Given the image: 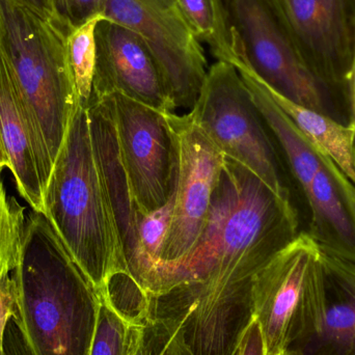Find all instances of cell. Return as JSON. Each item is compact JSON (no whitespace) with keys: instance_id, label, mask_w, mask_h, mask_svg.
<instances>
[{"instance_id":"cell-1","label":"cell","mask_w":355,"mask_h":355,"mask_svg":"<svg viewBox=\"0 0 355 355\" xmlns=\"http://www.w3.org/2000/svg\"><path fill=\"white\" fill-rule=\"evenodd\" d=\"M291 200L225 157L200 239L184 258L160 269L151 306L172 302L186 341L196 355H230L241 311L250 314L256 273L300 235Z\"/></svg>"},{"instance_id":"cell-2","label":"cell","mask_w":355,"mask_h":355,"mask_svg":"<svg viewBox=\"0 0 355 355\" xmlns=\"http://www.w3.org/2000/svg\"><path fill=\"white\" fill-rule=\"evenodd\" d=\"M43 200L44 215L96 293L114 297L121 288L141 296L121 248L83 106L71 121Z\"/></svg>"},{"instance_id":"cell-3","label":"cell","mask_w":355,"mask_h":355,"mask_svg":"<svg viewBox=\"0 0 355 355\" xmlns=\"http://www.w3.org/2000/svg\"><path fill=\"white\" fill-rule=\"evenodd\" d=\"M12 275L35 354L87 355L97 293L43 213L27 215Z\"/></svg>"},{"instance_id":"cell-4","label":"cell","mask_w":355,"mask_h":355,"mask_svg":"<svg viewBox=\"0 0 355 355\" xmlns=\"http://www.w3.org/2000/svg\"><path fill=\"white\" fill-rule=\"evenodd\" d=\"M68 35L51 16L21 0H0V53L53 164L80 106Z\"/></svg>"},{"instance_id":"cell-5","label":"cell","mask_w":355,"mask_h":355,"mask_svg":"<svg viewBox=\"0 0 355 355\" xmlns=\"http://www.w3.org/2000/svg\"><path fill=\"white\" fill-rule=\"evenodd\" d=\"M323 300L320 246L309 232H300L252 279L250 317L260 327L263 355H285L310 337Z\"/></svg>"},{"instance_id":"cell-6","label":"cell","mask_w":355,"mask_h":355,"mask_svg":"<svg viewBox=\"0 0 355 355\" xmlns=\"http://www.w3.org/2000/svg\"><path fill=\"white\" fill-rule=\"evenodd\" d=\"M236 70L271 91L331 116L333 89L309 68L269 0H218Z\"/></svg>"},{"instance_id":"cell-7","label":"cell","mask_w":355,"mask_h":355,"mask_svg":"<svg viewBox=\"0 0 355 355\" xmlns=\"http://www.w3.org/2000/svg\"><path fill=\"white\" fill-rule=\"evenodd\" d=\"M189 114L225 157L248 168L279 198L291 200L266 124L233 64L217 60L208 69Z\"/></svg>"},{"instance_id":"cell-8","label":"cell","mask_w":355,"mask_h":355,"mask_svg":"<svg viewBox=\"0 0 355 355\" xmlns=\"http://www.w3.org/2000/svg\"><path fill=\"white\" fill-rule=\"evenodd\" d=\"M106 97L137 210L153 212L176 192L180 145L170 120L172 112H160L122 94Z\"/></svg>"},{"instance_id":"cell-9","label":"cell","mask_w":355,"mask_h":355,"mask_svg":"<svg viewBox=\"0 0 355 355\" xmlns=\"http://www.w3.org/2000/svg\"><path fill=\"white\" fill-rule=\"evenodd\" d=\"M104 19L139 35L157 62L178 108L192 110L206 79L200 40L176 0H108Z\"/></svg>"},{"instance_id":"cell-10","label":"cell","mask_w":355,"mask_h":355,"mask_svg":"<svg viewBox=\"0 0 355 355\" xmlns=\"http://www.w3.org/2000/svg\"><path fill=\"white\" fill-rule=\"evenodd\" d=\"M170 120L179 137V177L174 212L152 286L160 269L184 258L200 239L225 159L191 114L179 116L172 112Z\"/></svg>"},{"instance_id":"cell-11","label":"cell","mask_w":355,"mask_h":355,"mask_svg":"<svg viewBox=\"0 0 355 355\" xmlns=\"http://www.w3.org/2000/svg\"><path fill=\"white\" fill-rule=\"evenodd\" d=\"M312 72L347 95L355 56V0H269Z\"/></svg>"},{"instance_id":"cell-12","label":"cell","mask_w":355,"mask_h":355,"mask_svg":"<svg viewBox=\"0 0 355 355\" xmlns=\"http://www.w3.org/2000/svg\"><path fill=\"white\" fill-rule=\"evenodd\" d=\"M96 45L92 97L119 93L160 112H176L164 75L139 35L102 19L96 27Z\"/></svg>"},{"instance_id":"cell-13","label":"cell","mask_w":355,"mask_h":355,"mask_svg":"<svg viewBox=\"0 0 355 355\" xmlns=\"http://www.w3.org/2000/svg\"><path fill=\"white\" fill-rule=\"evenodd\" d=\"M0 141L19 193L43 213V193L53 168L8 62L0 53Z\"/></svg>"},{"instance_id":"cell-14","label":"cell","mask_w":355,"mask_h":355,"mask_svg":"<svg viewBox=\"0 0 355 355\" xmlns=\"http://www.w3.org/2000/svg\"><path fill=\"white\" fill-rule=\"evenodd\" d=\"M87 110L94 153L112 220L129 272L141 292L143 261L139 240V212L121 157L112 107L107 97H92Z\"/></svg>"},{"instance_id":"cell-15","label":"cell","mask_w":355,"mask_h":355,"mask_svg":"<svg viewBox=\"0 0 355 355\" xmlns=\"http://www.w3.org/2000/svg\"><path fill=\"white\" fill-rule=\"evenodd\" d=\"M321 259L324 300L316 329L285 355H348L355 350V263L322 250Z\"/></svg>"},{"instance_id":"cell-16","label":"cell","mask_w":355,"mask_h":355,"mask_svg":"<svg viewBox=\"0 0 355 355\" xmlns=\"http://www.w3.org/2000/svg\"><path fill=\"white\" fill-rule=\"evenodd\" d=\"M304 193L311 209L309 233L321 250L355 263L354 217L324 164Z\"/></svg>"},{"instance_id":"cell-17","label":"cell","mask_w":355,"mask_h":355,"mask_svg":"<svg viewBox=\"0 0 355 355\" xmlns=\"http://www.w3.org/2000/svg\"><path fill=\"white\" fill-rule=\"evenodd\" d=\"M258 83L302 131L314 149L333 160L334 164L355 185V127L342 124L329 114L294 103L271 91L260 81Z\"/></svg>"},{"instance_id":"cell-18","label":"cell","mask_w":355,"mask_h":355,"mask_svg":"<svg viewBox=\"0 0 355 355\" xmlns=\"http://www.w3.org/2000/svg\"><path fill=\"white\" fill-rule=\"evenodd\" d=\"M238 73L250 89L265 124L279 141L292 174L304 191L322 168L320 156L289 116L269 97L264 87L248 73Z\"/></svg>"},{"instance_id":"cell-19","label":"cell","mask_w":355,"mask_h":355,"mask_svg":"<svg viewBox=\"0 0 355 355\" xmlns=\"http://www.w3.org/2000/svg\"><path fill=\"white\" fill-rule=\"evenodd\" d=\"M145 338L146 320L125 312L110 294H97L87 355H139Z\"/></svg>"},{"instance_id":"cell-20","label":"cell","mask_w":355,"mask_h":355,"mask_svg":"<svg viewBox=\"0 0 355 355\" xmlns=\"http://www.w3.org/2000/svg\"><path fill=\"white\" fill-rule=\"evenodd\" d=\"M192 33L210 48L219 62H230L231 52L218 0H176Z\"/></svg>"},{"instance_id":"cell-21","label":"cell","mask_w":355,"mask_h":355,"mask_svg":"<svg viewBox=\"0 0 355 355\" xmlns=\"http://www.w3.org/2000/svg\"><path fill=\"white\" fill-rule=\"evenodd\" d=\"M104 17H97L71 31L67 40L69 62L74 77L79 105L87 108L93 93L94 75L97 60L96 27Z\"/></svg>"},{"instance_id":"cell-22","label":"cell","mask_w":355,"mask_h":355,"mask_svg":"<svg viewBox=\"0 0 355 355\" xmlns=\"http://www.w3.org/2000/svg\"><path fill=\"white\" fill-rule=\"evenodd\" d=\"M2 170H0V257L15 269L20 256L26 218L24 207L16 198H8L6 194L1 179Z\"/></svg>"},{"instance_id":"cell-23","label":"cell","mask_w":355,"mask_h":355,"mask_svg":"<svg viewBox=\"0 0 355 355\" xmlns=\"http://www.w3.org/2000/svg\"><path fill=\"white\" fill-rule=\"evenodd\" d=\"M146 355H196L186 341L183 329L175 318H157L152 315L146 321Z\"/></svg>"},{"instance_id":"cell-24","label":"cell","mask_w":355,"mask_h":355,"mask_svg":"<svg viewBox=\"0 0 355 355\" xmlns=\"http://www.w3.org/2000/svg\"><path fill=\"white\" fill-rule=\"evenodd\" d=\"M108 0H48L50 16L70 33L92 19L104 17Z\"/></svg>"},{"instance_id":"cell-25","label":"cell","mask_w":355,"mask_h":355,"mask_svg":"<svg viewBox=\"0 0 355 355\" xmlns=\"http://www.w3.org/2000/svg\"><path fill=\"white\" fill-rule=\"evenodd\" d=\"M3 352L4 355H37L29 343L17 309L6 325L3 338Z\"/></svg>"},{"instance_id":"cell-26","label":"cell","mask_w":355,"mask_h":355,"mask_svg":"<svg viewBox=\"0 0 355 355\" xmlns=\"http://www.w3.org/2000/svg\"><path fill=\"white\" fill-rule=\"evenodd\" d=\"M230 355H263L262 336L254 319L250 317L244 323Z\"/></svg>"},{"instance_id":"cell-27","label":"cell","mask_w":355,"mask_h":355,"mask_svg":"<svg viewBox=\"0 0 355 355\" xmlns=\"http://www.w3.org/2000/svg\"><path fill=\"white\" fill-rule=\"evenodd\" d=\"M320 156L321 162L324 164L325 168L329 171V174L335 180L337 183L338 187H339L340 191H341L342 196L345 198L346 202H347L348 207H349L350 211H352V215H354L355 220V185L352 182L348 180V178L340 171V168L334 164L333 160L329 159L327 156L324 154L317 152Z\"/></svg>"},{"instance_id":"cell-28","label":"cell","mask_w":355,"mask_h":355,"mask_svg":"<svg viewBox=\"0 0 355 355\" xmlns=\"http://www.w3.org/2000/svg\"><path fill=\"white\" fill-rule=\"evenodd\" d=\"M347 98L350 107L349 124L355 127V56L352 72H350L349 80H348Z\"/></svg>"},{"instance_id":"cell-29","label":"cell","mask_w":355,"mask_h":355,"mask_svg":"<svg viewBox=\"0 0 355 355\" xmlns=\"http://www.w3.org/2000/svg\"><path fill=\"white\" fill-rule=\"evenodd\" d=\"M21 1L24 2V3L28 4V6L35 8V10H40V12H44V14L50 16L48 0H21Z\"/></svg>"},{"instance_id":"cell-30","label":"cell","mask_w":355,"mask_h":355,"mask_svg":"<svg viewBox=\"0 0 355 355\" xmlns=\"http://www.w3.org/2000/svg\"><path fill=\"white\" fill-rule=\"evenodd\" d=\"M14 271L10 264L6 262L4 259L0 257V277H6V275H10V273Z\"/></svg>"},{"instance_id":"cell-31","label":"cell","mask_w":355,"mask_h":355,"mask_svg":"<svg viewBox=\"0 0 355 355\" xmlns=\"http://www.w3.org/2000/svg\"><path fill=\"white\" fill-rule=\"evenodd\" d=\"M0 162H6L8 164V158H6V153H4L3 147L1 145V141H0Z\"/></svg>"},{"instance_id":"cell-32","label":"cell","mask_w":355,"mask_h":355,"mask_svg":"<svg viewBox=\"0 0 355 355\" xmlns=\"http://www.w3.org/2000/svg\"><path fill=\"white\" fill-rule=\"evenodd\" d=\"M6 166H8V164H6V162H0V170H1V168H6Z\"/></svg>"},{"instance_id":"cell-33","label":"cell","mask_w":355,"mask_h":355,"mask_svg":"<svg viewBox=\"0 0 355 355\" xmlns=\"http://www.w3.org/2000/svg\"><path fill=\"white\" fill-rule=\"evenodd\" d=\"M139 355H146L145 352V344H144L143 349L141 350V352H139Z\"/></svg>"},{"instance_id":"cell-34","label":"cell","mask_w":355,"mask_h":355,"mask_svg":"<svg viewBox=\"0 0 355 355\" xmlns=\"http://www.w3.org/2000/svg\"><path fill=\"white\" fill-rule=\"evenodd\" d=\"M348 355H355V350H354V352H352V354H349Z\"/></svg>"}]
</instances>
